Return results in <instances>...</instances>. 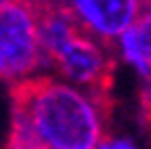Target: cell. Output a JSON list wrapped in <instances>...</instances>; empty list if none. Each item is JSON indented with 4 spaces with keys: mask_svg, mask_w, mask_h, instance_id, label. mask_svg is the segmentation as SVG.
<instances>
[{
    "mask_svg": "<svg viewBox=\"0 0 151 149\" xmlns=\"http://www.w3.org/2000/svg\"><path fill=\"white\" fill-rule=\"evenodd\" d=\"M103 122L92 99L71 84L23 78L11 84L6 149H97L107 137Z\"/></svg>",
    "mask_w": 151,
    "mask_h": 149,
    "instance_id": "cell-1",
    "label": "cell"
},
{
    "mask_svg": "<svg viewBox=\"0 0 151 149\" xmlns=\"http://www.w3.org/2000/svg\"><path fill=\"white\" fill-rule=\"evenodd\" d=\"M65 4L90 36L113 48L120 36L139 21L141 0H65Z\"/></svg>",
    "mask_w": 151,
    "mask_h": 149,
    "instance_id": "cell-3",
    "label": "cell"
},
{
    "mask_svg": "<svg viewBox=\"0 0 151 149\" xmlns=\"http://www.w3.org/2000/svg\"><path fill=\"white\" fill-rule=\"evenodd\" d=\"M132 34H134V40L139 44V50L143 55L147 67L151 69V15H143L132 25Z\"/></svg>",
    "mask_w": 151,
    "mask_h": 149,
    "instance_id": "cell-4",
    "label": "cell"
},
{
    "mask_svg": "<svg viewBox=\"0 0 151 149\" xmlns=\"http://www.w3.org/2000/svg\"><path fill=\"white\" fill-rule=\"evenodd\" d=\"M99 149H134L128 141H111V139H107Z\"/></svg>",
    "mask_w": 151,
    "mask_h": 149,
    "instance_id": "cell-6",
    "label": "cell"
},
{
    "mask_svg": "<svg viewBox=\"0 0 151 149\" xmlns=\"http://www.w3.org/2000/svg\"><path fill=\"white\" fill-rule=\"evenodd\" d=\"M0 69L4 82H19L44 61L38 21L25 0L2 2L0 15Z\"/></svg>",
    "mask_w": 151,
    "mask_h": 149,
    "instance_id": "cell-2",
    "label": "cell"
},
{
    "mask_svg": "<svg viewBox=\"0 0 151 149\" xmlns=\"http://www.w3.org/2000/svg\"><path fill=\"white\" fill-rule=\"evenodd\" d=\"M141 116L147 132L151 135V80H145V86L141 92Z\"/></svg>",
    "mask_w": 151,
    "mask_h": 149,
    "instance_id": "cell-5",
    "label": "cell"
},
{
    "mask_svg": "<svg viewBox=\"0 0 151 149\" xmlns=\"http://www.w3.org/2000/svg\"><path fill=\"white\" fill-rule=\"evenodd\" d=\"M151 2V0H141V4H149Z\"/></svg>",
    "mask_w": 151,
    "mask_h": 149,
    "instance_id": "cell-7",
    "label": "cell"
},
{
    "mask_svg": "<svg viewBox=\"0 0 151 149\" xmlns=\"http://www.w3.org/2000/svg\"><path fill=\"white\" fill-rule=\"evenodd\" d=\"M149 15H151V2H149Z\"/></svg>",
    "mask_w": 151,
    "mask_h": 149,
    "instance_id": "cell-8",
    "label": "cell"
}]
</instances>
